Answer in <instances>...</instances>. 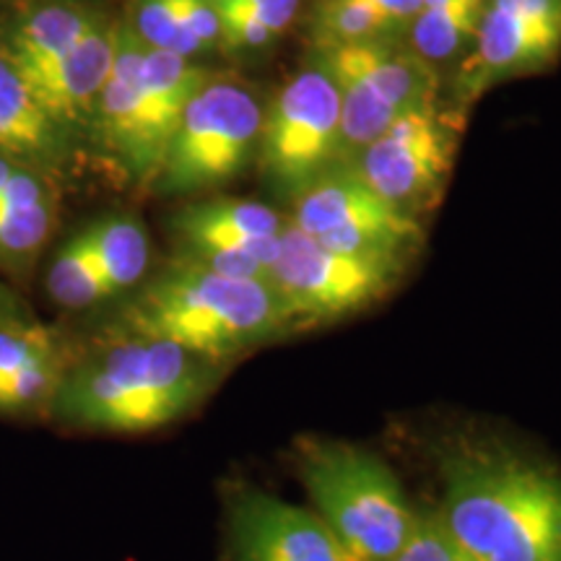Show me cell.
<instances>
[{"label": "cell", "mask_w": 561, "mask_h": 561, "mask_svg": "<svg viewBox=\"0 0 561 561\" xmlns=\"http://www.w3.org/2000/svg\"><path fill=\"white\" fill-rule=\"evenodd\" d=\"M439 517L473 561H561V476L500 447H460L442 462Z\"/></svg>", "instance_id": "obj_1"}, {"label": "cell", "mask_w": 561, "mask_h": 561, "mask_svg": "<svg viewBox=\"0 0 561 561\" xmlns=\"http://www.w3.org/2000/svg\"><path fill=\"white\" fill-rule=\"evenodd\" d=\"M214 385V364L159 339L117 343L66 382L53 401L62 421L100 432H151L191 413Z\"/></svg>", "instance_id": "obj_2"}, {"label": "cell", "mask_w": 561, "mask_h": 561, "mask_svg": "<svg viewBox=\"0 0 561 561\" xmlns=\"http://www.w3.org/2000/svg\"><path fill=\"white\" fill-rule=\"evenodd\" d=\"M291 320L271 284L219 276L191 257L153 278L128 307L133 333L210 364L276 339Z\"/></svg>", "instance_id": "obj_3"}, {"label": "cell", "mask_w": 561, "mask_h": 561, "mask_svg": "<svg viewBox=\"0 0 561 561\" xmlns=\"http://www.w3.org/2000/svg\"><path fill=\"white\" fill-rule=\"evenodd\" d=\"M297 471L351 561H392L409 541L416 512L377 455L348 442L301 439Z\"/></svg>", "instance_id": "obj_4"}, {"label": "cell", "mask_w": 561, "mask_h": 561, "mask_svg": "<svg viewBox=\"0 0 561 561\" xmlns=\"http://www.w3.org/2000/svg\"><path fill=\"white\" fill-rule=\"evenodd\" d=\"M257 140L271 185L297 198L341 164V94L320 55L273 100Z\"/></svg>", "instance_id": "obj_5"}, {"label": "cell", "mask_w": 561, "mask_h": 561, "mask_svg": "<svg viewBox=\"0 0 561 561\" xmlns=\"http://www.w3.org/2000/svg\"><path fill=\"white\" fill-rule=\"evenodd\" d=\"M263 112L237 83H208L187 104L161 161V187L191 193L219 185L244 170L261 136Z\"/></svg>", "instance_id": "obj_6"}, {"label": "cell", "mask_w": 561, "mask_h": 561, "mask_svg": "<svg viewBox=\"0 0 561 561\" xmlns=\"http://www.w3.org/2000/svg\"><path fill=\"white\" fill-rule=\"evenodd\" d=\"M401 268V261L348 255L328 248L291 224L280 229L273 289L294 320H333L380 299Z\"/></svg>", "instance_id": "obj_7"}, {"label": "cell", "mask_w": 561, "mask_h": 561, "mask_svg": "<svg viewBox=\"0 0 561 561\" xmlns=\"http://www.w3.org/2000/svg\"><path fill=\"white\" fill-rule=\"evenodd\" d=\"M455 144L458 138L437 107L405 112L362 151L354 170L377 195L413 216L439 198Z\"/></svg>", "instance_id": "obj_8"}, {"label": "cell", "mask_w": 561, "mask_h": 561, "mask_svg": "<svg viewBox=\"0 0 561 561\" xmlns=\"http://www.w3.org/2000/svg\"><path fill=\"white\" fill-rule=\"evenodd\" d=\"M231 561H351L318 512L255 486L227 496Z\"/></svg>", "instance_id": "obj_9"}, {"label": "cell", "mask_w": 561, "mask_h": 561, "mask_svg": "<svg viewBox=\"0 0 561 561\" xmlns=\"http://www.w3.org/2000/svg\"><path fill=\"white\" fill-rule=\"evenodd\" d=\"M320 58L328 68L362 81L377 100L401 112L434 110L437 102V70L413 50L392 39L369 37L346 45L322 47Z\"/></svg>", "instance_id": "obj_10"}, {"label": "cell", "mask_w": 561, "mask_h": 561, "mask_svg": "<svg viewBox=\"0 0 561 561\" xmlns=\"http://www.w3.org/2000/svg\"><path fill=\"white\" fill-rule=\"evenodd\" d=\"M294 227L312 237L364 227L421 231L416 216H409L371 191L354 164L333 167L299 195Z\"/></svg>", "instance_id": "obj_11"}, {"label": "cell", "mask_w": 561, "mask_h": 561, "mask_svg": "<svg viewBox=\"0 0 561 561\" xmlns=\"http://www.w3.org/2000/svg\"><path fill=\"white\" fill-rule=\"evenodd\" d=\"M180 234L187 248H229L248 252L273 273L278 257L280 219L265 203L248 198H216L178 219Z\"/></svg>", "instance_id": "obj_12"}, {"label": "cell", "mask_w": 561, "mask_h": 561, "mask_svg": "<svg viewBox=\"0 0 561 561\" xmlns=\"http://www.w3.org/2000/svg\"><path fill=\"white\" fill-rule=\"evenodd\" d=\"M206 87V70L191 66L185 55L146 45L144 66H140V100H144L146 146L157 174L187 104Z\"/></svg>", "instance_id": "obj_13"}, {"label": "cell", "mask_w": 561, "mask_h": 561, "mask_svg": "<svg viewBox=\"0 0 561 561\" xmlns=\"http://www.w3.org/2000/svg\"><path fill=\"white\" fill-rule=\"evenodd\" d=\"M146 42L136 30H123L115 37V60L100 91V112L104 136L136 172H153L149 146H146L144 100H140V66Z\"/></svg>", "instance_id": "obj_14"}, {"label": "cell", "mask_w": 561, "mask_h": 561, "mask_svg": "<svg viewBox=\"0 0 561 561\" xmlns=\"http://www.w3.org/2000/svg\"><path fill=\"white\" fill-rule=\"evenodd\" d=\"M117 32L104 30L102 24H91V30L79 39V45L53 66L39 79L26 83L42 107L58 117H76L100 100V91L107 81L112 60H115Z\"/></svg>", "instance_id": "obj_15"}, {"label": "cell", "mask_w": 561, "mask_h": 561, "mask_svg": "<svg viewBox=\"0 0 561 561\" xmlns=\"http://www.w3.org/2000/svg\"><path fill=\"white\" fill-rule=\"evenodd\" d=\"M473 45V81L483 83L496 76L543 66L559 53L561 42L536 30L512 0H491L489 9L483 11Z\"/></svg>", "instance_id": "obj_16"}, {"label": "cell", "mask_w": 561, "mask_h": 561, "mask_svg": "<svg viewBox=\"0 0 561 561\" xmlns=\"http://www.w3.org/2000/svg\"><path fill=\"white\" fill-rule=\"evenodd\" d=\"M87 13L66 9V5H50L24 21L9 42L3 60L16 70L21 81L32 83L47 73L53 66L79 45V39L91 30Z\"/></svg>", "instance_id": "obj_17"}, {"label": "cell", "mask_w": 561, "mask_h": 561, "mask_svg": "<svg viewBox=\"0 0 561 561\" xmlns=\"http://www.w3.org/2000/svg\"><path fill=\"white\" fill-rule=\"evenodd\" d=\"M53 140V117L0 55V149L39 153Z\"/></svg>", "instance_id": "obj_18"}, {"label": "cell", "mask_w": 561, "mask_h": 561, "mask_svg": "<svg viewBox=\"0 0 561 561\" xmlns=\"http://www.w3.org/2000/svg\"><path fill=\"white\" fill-rule=\"evenodd\" d=\"M91 248H94L96 265L107 284V291H123L144 276L149 265V240L138 221L128 216H110L89 227Z\"/></svg>", "instance_id": "obj_19"}, {"label": "cell", "mask_w": 561, "mask_h": 561, "mask_svg": "<svg viewBox=\"0 0 561 561\" xmlns=\"http://www.w3.org/2000/svg\"><path fill=\"white\" fill-rule=\"evenodd\" d=\"M483 11V0H453L434 9H421L413 16L411 47L426 60L453 58L476 42Z\"/></svg>", "instance_id": "obj_20"}, {"label": "cell", "mask_w": 561, "mask_h": 561, "mask_svg": "<svg viewBox=\"0 0 561 561\" xmlns=\"http://www.w3.org/2000/svg\"><path fill=\"white\" fill-rule=\"evenodd\" d=\"M47 289L53 299L70 310L89 307L94 301L110 297L100 265H96L94 248H91L89 229L76 234L66 248L58 252L47 276Z\"/></svg>", "instance_id": "obj_21"}, {"label": "cell", "mask_w": 561, "mask_h": 561, "mask_svg": "<svg viewBox=\"0 0 561 561\" xmlns=\"http://www.w3.org/2000/svg\"><path fill=\"white\" fill-rule=\"evenodd\" d=\"M314 24H318V37L325 42V47L380 37L392 26L364 0H325L314 11Z\"/></svg>", "instance_id": "obj_22"}, {"label": "cell", "mask_w": 561, "mask_h": 561, "mask_svg": "<svg viewBox=\"0 0 561 561\" xmlns=\"http://www.w3.org/2000/svg\"><path fill=\"white\" fill-rule=\"evenodd\" d=\"M136 34L157 50H170L185 58L198 53L180 21V0H138Z\"/></svg>", "instance_id": "obj_23"}, {"label": "cell", "mask_w": 561, "mask_h": 561, "mask_svg": "<svg viewBox=\"0 0 561 561\" xmlns=\"http://www.w3.org/2000/svg\"><path fill=\"white\" fill-rule=\"evenodd\" d=\"M392 561H473L442 523L439 512H416L409 541Z\"/></svg>", "instance_id": "obj_24"}, {"label": "cell", "mask_w": 561, "mask_h": 561, "mask_svg": "<svg viewBox=\"0 0 561 561\" xmlns=\"http://www.w3.org/2000/svg\"><path fill=\"white\" fill-rule=\"evenodd\" d=\"M58 369H55L53 354L42 356L11 375L0 385V411L21 413L39 405L45 398H53L58 390Z\"/></svg>", "instance_id": "obj_25"}, {"label": "cell", "mask_w": 561, "mask_h": 561, "mask_svg": "<svg viewBox=\"0 0 561 561\" xmlns=\"http://www.w3.org/2000/svg\"><path fill=\"white\" fill-rule=\"evenodd\" d=\"M50 231L47 203L24 210H0V252L11 257L30 255Z\"/></svg>", "instance_id": "obj_26"}, {"label": "cell", "mask_w": 561, "mask_h": 561, "mask_svg": "<svg viewBox=\"0 0 561 561\" xmlns=\"http://www.w3.org/2000/svg\"><path fill=\"white\" fill-rule=\"evenodd\" d=\"M53 346L42 328H0V385L42 356H50Z\"/></svg>", "instance_id": "obj_27"}, {"label": "cell", "mask_w": 561, "mask_h": 561, "mask_svg": "<svg viewBox=\"0 0 561 561\" xmlns=\"http://www.w3.org/2000/svg\"><path fill=\"white\" fill-rule=\"evenodd\" d=\"M191 261L203 268L219 273V276L237 278V280H261V284L273 286V273L265 268L261 261L248 255V252L229 250V248H187Z\"/></svg>", "instance_id": "obj_28"}, {"label": "cell", "mask_w": 561, "mask_h": 561, "mask_svg": "<svg viewBox=\"0 0 561 561\" xmlns=\"http://www.w3.org/2000/svg\"><path fill=\"white\" fill-rule=\"evenodd\" d=\"M214 3V0H210ZM216 16H219V39L227 42L229 47H263L273 39V32L268 26H263L252 13L244 9H237V5L227 3H214Z\"/></svg>", "instance_id": "obj_29"}, {"label": "cell", "mask_w": 561, "mask_h": 561, "mask_svg": "<svg viewBox=\"0 0 561 561\" xmlns=\"http://www.w3.org/2000/svg\"><path fill=\"white\" fill-rule=\"evenodd\" d=\"M180 21L198 50L219 42V16L210 0H180Z\"/></svg>", "instance_id": "obj_30"}, {"label": "cell", "mask_w": 561, "mask_h": 561, "mask_svg": "<svg viewBox=\"0 0 561 561\" xmlns=\"http://www.w3.org/2000/svg\"><path fill=\"white\" fill-rule=\"evenodd\" d=\"M214 3H227L237 5V9H244L261 21L263 26H268L273 34H278L291 24L299 0H214Z\"/></svg>", "instance_id": "obj_31"}, {"label": "cell", "mask_w": 561, "mask_h": 561, "mask_svg": "<svg viewBox=\"0 0 561 561\" xmlns=\"http://www.w3.org/2000/svg\"><path fill=\"white\" fill-rule=\"evenodd\" d=\"M45 203L39 182L24 172H13V178L0 187V210H24Z\"/></svg>", "instance_id": "obj_32"}, {"label": "cell", "mask_w": 561, "mask_h": 561, "mask_svg": "<svg viewBox=\"0 0 561 561\" xmlns=\"http://www.w3.org/2000/svg\"><path fill=\"white\" fill-rule=\"evenodd\" d=\"M364 3L371 5L392 26L403 24L424 9V0H364Z\"/></svg>", "instance_id": "obj_33"}, {"label": "cell", "mask_w": 561, "mask_h": 561, "mask_svg": "<svg viewBox=\"0 0 561 561\" xmlns=\"http://www.w3.org/2000/svg\"><path fill=\"white\" fill-rule=\"evenodd\" d=\"M13 172H16V170H13V167L9 164V161L0 159V187H3L5 182H9V180L13 178Z\"/></svg>", "instance_id": "obj_34"}, {"label": "cell", "mask_w": 561, "mask_h": 561, "mask_svg": "<svg viewBox=\"0 0 561 561\" xmlns=\"http://www.w3.org/2000/svg\"><path fill=\"white\" fill-rule=\"evenodd\" d=\"M453 3V0H424V9H434V5H445Z\"/></svg>", "instance_id": "obj_35"}]
</instances>
